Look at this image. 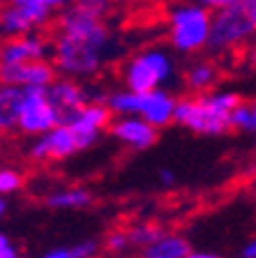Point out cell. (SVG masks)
Wrapping results in <instances>:
<instances>
[{
  "label": "cell",
  "instance_id": "6da1fadb",
  "mask_svg": "<svg viewBox=\"0 0 256 258\" xmlns=\"http://www.w3.org/2000/svg\"><path fill=\"white\" fill-rule=\"evenodd\" d=\"M113 48L111 30L76 3L58 19L54 42V64L65 76H92L101 70Z\"/></svg>",
  "mask_w": 256,
  "mask_h": 258
},
{
  "label": "cell",
  "instance_id": "7a4b0ae2",
  "mask_svg": "<svg viewBox=\"0 0 256 258\" xmlns=\"http://www.w3.org/2000/svg\"><path fill=\"white\" fill-rule=\"evenodd\" d=\"M240 104L235 92H206L194 99H180L176 104L173 122L192 129L201 136H222L231 129V113Z\"/></svg>",
  "mask_w": 256,
  "mask_h": 258
},
{
  "label": "cell",
  "instance_id": "3957f363",
  "mask_svg": "<svg viewBox=\"0 0 256 258\" xmlns=\"http://www.w3.org/2000/svg\"><path fill=\"white\" fill-rule=\"evenodd\" d=\"M213 10L198 3H180L169 14V37L176 51L196 53L208 46L213 32Z\"/></svg>",
  "mask_w": 256,
  "mask_h": 258
},
{
  "label": "cell",
  "instance_id": "277c9868",
  "mask_svg": "<svg viewBox=\"0 0 256 258\" xmlns=\"http://www.w3.org/2000/svg\"><path fill=\"white\" fill-rule=\"evenodd\" d=\"M256 35V0H235L213 14L208 48L219 53L245 44Z\"/></svg>",
  "mask_w": 256,
  "mask_h": 258
},
{
  "label": "cell",
  "instance_id": "5b68a950",
  "mask_svg": "<svg viewBox=\"0 0 256 258\" xmlns=\"http://www.w3.org/2000/svg\"><path fill=\"white\" fill-rule=\"evenodd\" d=\"M173 58L164 48H145L141 53L132 55L129 62L125 64L123 79L129 90H157L164 83H169L173 76Z\"/></svg>",
  "mask_w": 256,
  "mask_h": 258
},
{
  "label": "cell",
  "instance_id": "8992f818",
  "mask_svg": "<svg viewBox=\"0 0 256 258\" xmlns=\"http://www.w3.org/2000/svg\"><path fill=\"white\" fill-rule=\"evenodd\" d=\"M48 88V86H46ZM44 86H23L21 99L14 108L16 115V129L23 134H46L48 129L60 124V115L56 106L48 99V92Z\"/></svg>",
  "mask_w": 256,
  "mask_h": 258
},
{
  "label": "cell",
  "instance_id": "52a82bcc",
  "mask_svg": "<svg viewBox=\"0 0 256 258\" xmlns=\"http://www.w3.org/2000/svg\"><path fill=\"white\" fill-rule=\"evenodd\" d=\"M79 141L70 124H56L46 134H39L30 145V157L37 161L44 159H67L79 152Z\"/></svg>",
  "mask_w": 256,
  "mask_h": 258
},
{
  "label": "cell",
  "instance_id": "ba28073f",
  "mask_svg": "<svg viewBox=\"0 0 256 258\" xmlns=\"http://www.w3.org/2000/svg\"><path fill=\"white\" fill-rule=\"evenodd\" d=\"M111 134L134 150H148L157 143V127L141 115H120L111 124Z\"/></svg>",
  "mask_w": 256,
  "mask_h": 258
},
{
  "label": "cell",
  "instance_id": "9c48e42d",
  "mask_svg": "<svg viewBox=\"0 0 256 258\" xmlns=\"http://www.w3.org/2000/svg\"><path fill=\"white\" fill-rule=\"evenodd\" d=\"M111 108L109 104H85L81 108V113L70 122L72 132L76 134V141H79V148L85 150L90 148L97 139H99V132L111 122Z\"/></svg>",
  "mask_w": 256,
  "mask_h": 258
},
{
  "label": "cell",
  "instance_id": "30bf717a",
  "mask_svg": "<svg viewBox=\"0 0 256 258\" xmlns=\"http://www.w3.org/2000/svg\"><path fill=\"white\" fill-rule=\"evenodd\" d=\"M58 67L46 60H32V62H16V64H3V83L12 86H51L56 81Z\"/></svg>",
  "mask_w": 256,
  "mask_h": 258
},
{
  "label": "cell",
  "instance_id": "8fae6325",
  "mask_svg": "<svg viewBox=\"0 0 256 258\" xmlns=\"http://www.w3.org/2000/svg\"><path fill=\"white\" fill-rule=\"evenodd\" d=\"M48 53H54V46L37 35V32H26L19 37H7L3 46V64L16 62H32V60H46Z\"/></svg>",
  "mask_w": 256,
  "mask_h": 258
},
{
  "label": "cell",
  "instance_id": "7c38bea8",
  "mask_svg": "<svg viewBox=\"0 0 256 258\" xmlns=\"http://www.w3.org/2000/svg\"><path fill=\"white\" fill-rule=\"evenodd\" d=\"M46 92L60 115V124H70L85 106V92L70 79H56Z\"/></svg>",
  "mask_w": 256,
  "mask_h": 258
},
{
  "label": "cell",
  "instance_id": "4fadbf2b",
  "mask_svg": "<svg viewBox=\"0 0 256 258\" xmlns=\"http://www.w3.org/2000/svg\"><path fill=\"white\" fill-rule=\"evenodd\" d=\"M176 99L171 97V92L162 90H145V104L141 118H145L148 122H152L157 129L166 127L169 122H173V113H176Z\"/></svg>",
  "mask_w": 256,
  "mask_h": 258
},
{
  "label": "cell",
  "instance_id": "5bb4252c",
  "mask_svg": "<svg viewBox=\"0 0 256 258\" xmlns=\"http://www.w3.org/2000/svg\"><path fill=\"white\" fill-rule=\"evenodd\" d=\"M192 253L189 242L180 235H162L157 242L143 249V258H187Z\"/></svg>",
  "mask_w": 256,
  "mask_h": 258
},
{
  "label": "cell",
  "instance_id": "9a60e30c",
  "mask_svg": "<svg viewBox=\"0 0 256 258\" xmlns=\"http://www.w3.org/2000/svg\"><path fill=\"white\" fill-rule=\"evenodd\" d=\"M92 203V194L83 187H72V189H60L46 196V205L54 210H79Z\"/></svg>",
  "mask_w": 256,
  "mask_h": 258
},
{
  "label": "cell",
  "instance_id": "2e32d148",
  "mask_svg": "<svg viewBox=\"0 0 256 258\" xmlns=\"http://www.w3.org/2000/svg\"><path fill=\"white\" fill-rule=\"evenodd\" d=\"M215 81H217V67H215L213 62H208V60H198V62H194L185 74L187 88H189L192 92H198V95L206 92V90H210V88L215 86Z\"/></svg>",
  "mask_w": 256,
  "mask_h": 258
},
{
  "label": "cell",
  "instance_id": "e0dca14e",
  "mask_svg": "<svg viewBox=\"0 0 256 258\" xmlns=\"http://www.w3.org/2000/svg\"><path fill=\"white\" fill-rule=\"evenodd\" d=\"M7 5L16 7L35 28L46 26L51 19V12H54L46 5V0H7Z\"/></svg>",
  "mask_w": 256,
  "mask_h": 258
},
{
  "label": "cell",
  "instance_id": "ac0fdd59",
  "mask_svg": "<svg viewBox=\"0 0 256 258\" xmlns=\"http://www.w3.org/2000/svg\"><path fill=\"white\" fill-rule=\"evenodd\" d=\"M0 28H3V35L5 37H19V35H26V32H35L37 28L28 21L21 12L12 5H5L3 16H0Z\"/></svg>",
  "mask_w": 256,
  "mask_h": 258
},
{
  "label": "cell",
  "instance_id": "d6986e66",
  "mask_svg": "<svg viewBox=\"0 0 256 258\" xmlns=\"http://www.w3.org/2000/svg\"><path fill=\"white\" fill-rule=\"evenodd\" d=\"M95 253H97V242L83 240V242L72 244V247H56L44 253L42 258H92Z\"/></svg>",
  "mask_w": 256,
  "mask_h": 258
},
{
  "label": "cell",
  "instance_id": "ffe728a7",
  "mask_svg": "<svg viewBox=\"0 0 256 258\" xmlns=\"http://www.w3.org/2000/svg\"><path fill=\"white\" fill-rule=\"evenodd\" d=\"M129 235V244H134V247H148V244H152V242H157L164 233H162L160 226L155 224H139V226H132L127 231Z\"/></svg>",
  "mask_w": 256,
  "mask_h": 258
},
{
  "label": "cell",
  "instance_id": "44dd1931",
  "mask_svg": "<svg viewBox=\"0 0 256 258\" xmlns=\"http://www.w3.org/2000/svg\"><path fill=\"white\" fill-rule=\"evenodd\" d=\"M231 127L240 132H256L254 127V111L249 104H238L231 113Z\"/></svg>",
  "mask_w": 256,
  "mask_h": 258
},
{
  "label": "cell",
  "instance_id": "7402d4cb",
  "mask_svg": "<svg viewBox=\"0 0 256 258\" xmlns=\"http://www.w3.org/2000/svg\"><path fill=\"white\" fill-rule=\"evenodd\" d=\"M21 184H23V177L19 171H14V168H3V171H0V194H3V196L19 191Z\"/></svg>",
  "mask_w": 256,
  "mask_h": 258
},
{
  "label": "cell",
  "instance_id": "603a6c76",
  "mask_svg": "<svg viewBox=\"0 0 256 258\" xmlns=\"http://www.w3.org/2000/svg\"><path fill=\"white\" fill-rule=\"evenodd\" d=\"M104 247L109 251H123L125 247H129V235L125 231H113L107 235V242H104Z\"/></svg>",
  "mask_w": 256,
  "mask_h": 258
},
{
  "label": "cell",
  "instance_id": "cb8c5ba5",
  "mask_svg": "<svg viewBox=\"0 0 256 258\" xmlns=\"http://www.w3.org/2000/svg\"><path fill=\"white\" fill-rule=\"evenodd\" d=\"M21 253L16 251V247L12 244V240L7 235H0V258H19Z\"/></svg>",
  "mask_w": 256,
  "mask_h": 258
},
{
  "label": "cell",
  "instance_id": "d4e9b609",
  "mask_svg": "<svg viewBox=\"0 0 256 258\" xmlns=\"http://www.w3.org/2000/svg\"><path fill=\"white\" fill-rule=\"evenodd\" d=\"M194 3H198V5H203V7H208V10L217 12V10H222V7L233 5L235 0H194Z\"/></svg>",
  "mask_w": 256,
  "mask_h": 258
},
{
  "label": "cell",
  "instance_id": "484cf974",
  "mask_svg": "<svg viewBox=\"0 0 256 258\" xmlns=\"http://www.w3.org/2000/svg\"><path fill=\"white\" fill-rule=\"evenodd\" d=\"M160 180H162V184H166V187H171V184L176 182V175H173V171H171V168H162V173H160Z\"/></svg>",
  "mask_w": 256,
  "mask_h": 258
},
{
  "label": "cell",
  "instance_id": "4316f807",
  "mask_svg": "<svg viewBox=\"0 0 256 258\" xmlns=\"http://www.w3.org/2000/svg\"><path fill=\"white\" fill-rule=\"evenodd\" d=\"M242 258H256V237L242 247Z\"/></svg>",
  "mask_w": 256,
  "mask_h": 258
},
{
  "label": "cell",
  "instance_id": "83f0119b",
  "mask_svg": "<svg viewBox=\"0 0 256 258\" xmlns=\"http://www.w3.org/2000/svg\"><path fill=\"white\" fill-rule=\"evenodd\" d=\"M187 258H219L217 253H210V251H192Z\"/></svg>",
  "mask_w": 256,
  "mask_h": 258
},
{
  "label": "cell",
  "instance_id": "f1b7e54d",
  "mask_svg": "<svg viewBox=\"0 0 256 258\" xmlns=\"http://www.w3.org/2000/svg\"><path fill=\"white\" fill-rule=\"evenodd\" d=\"M70 3V0H46V5L51 7V10H60V7H65Z\"/></svg>",
  "mask_w": 256,
  "mask_h": 258
},
{
  "label": "cell",
  "instance_id": "f546056e",
  "mask_svg": "<svg viewBox=\"0 0 256 258\" xmlns=\"http://www.w3.org/2000/svg\"><path fill=\"white\" fill-rule=\"evenodd\" d=\"M249 62L256 67V42L251 44V48H249Z\"/></svg>",
  "mask_w": 256,
  "mask_h": 258
},
{
  "label": "cell",
  "instance_id": "4dcf8cb0",
  "mask_svg": "<svg viewBox=\"0 0 256 258\" xmlns=\"http://www.w3.org/2000/svg\"><path fill=\"white\" fill-rule=\"evenodd\" d=\"M0 215H3V217L7 215V201H5V199L0 201Z\"/></svg>",
  "mask_w": 256,
  "mask_h": 258
},
{
  "label": "cell",
  "instance_id": "1f68e13d",
  "mask_svg": "<svg viewBox=\"0 0 256 258\" xmlns=\"http://www.w3.org/2000/svg\"><path fill=\"white\" fill-rule=\"evenodd\" d=\"M251 111H254V127H256V102L251 104Z\"/></svg>",
  "mask_w": 256,
  "mask_h": 258
},
{
  "label": "cell",
  "instance_id": "d6a6232c",
  "mask_svg": "<svg viewBox=\"0 0 256 258\" xmlns=\"http://www.w3.org/2000/svg\"><path fill=\"white\" fill-rule=\"evenodd\" d=\"M19 258H28V256H19Z\"/></svg>",
  "mask_w": 256,
  "mask_h": 258
},
{
  "label": "cell",
  "instance_id": "836d02e7",
  "mask_svg": "<svg viewBox=\"0 0 256 258\" xmlns=\"http://www.w3.org/2000/svg\"><path fill=\"white\" fill-rule=\"evenodd\" d=\"M74 3H76V0H74Z\"/></svg>",
  "mask_w": 256,
  "mask_h": 258
}]
</instances>
